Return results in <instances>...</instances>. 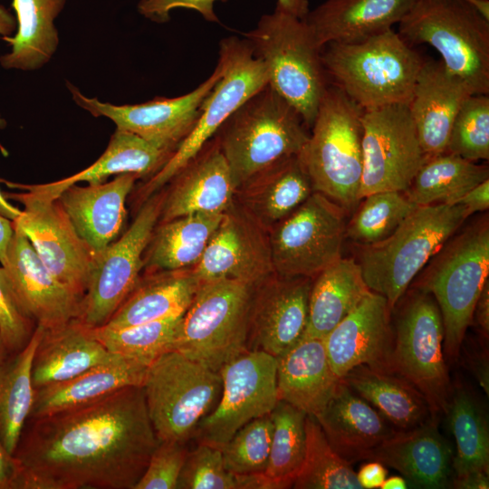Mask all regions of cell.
<instances>
[{
	"label": "cell",
	"instance_id": "603a6c76",
	"mask_svg": "<svg viewBox=\"0 0 489 489\" xmlns=\"http://www.w3.org/2000/svg\"><path fill=\"white\" fill-rule=\"evenodd\" d=\"M168 183L158 222L193 214H223L235 201L236 187L216 138Z\"/></svg>",
	"mask_w": 489,
	"mask_h": 489
},
{
	"label": "cell",
	"instance_id": "5b68a950",
	"mask_svg": "<svg viewBox=\"0 0 489 489\" xmlns=\"http://www.w3.org/2000/svg\"><path fill=\"white\" fill-rule=\"evenodd\" d=\"M362 113L361 107L330 83L309 139L298 155L313 191L326 196L346 212L360 201Z\"/></svg>",
	"mask_w": 489,
	"mask_h": 489
},
{
	"label": "cell",
	"instance_id": "1f68e13d",
	"mask_svg": "<svg viewBox=\"0 0 489 489\" xmlns=\"http://www.w3.org/2000/svg\"><path fill=\"white\" fill-rule=\"evenodd\" d=\"M313 192L298 156L281 160L240 185L235 201L258 225L269 230Z\"/></svg>",
	"mask_w": 489,
	"mask_h": 489
},
{
	"label": "cell",
	"instance_id": "9a60e30c",
	"mask_svg": "<svg viewBox=\"0 0 489 489\" xmlns=\"http://www.w3.org/2000/svg\"><path fill=\"white\" fill-rule=\"evenodd\" d=\"M361 124L360 199L380 191L405 192L426 159L408 104L363 110Z\"/></svg>",
	"mask_w": 489,
	"mask_h": 489
},
{
	"label": "cell",
	"instance_id": "bcb514c9",
	"mask_svg": "<svg viewBox=\"0 0 489 489\" xmlns=\"http://www.w3.org/2000/svg\"><path fill=\"white\" fill-rule=\"evenodd\" d=\"M446 152L475 162L489 158V97L470 95L451 127Z\"/></svg>",
	"mask_w": 489,
	"mask_h": 489
},
{
	"label": "cell",
	"instance_id": "9f6ffc18",
	"mask_svg": "<svg viewBox=\"0 0 489 489\" xmlns=\"http://www.w3.org/2000/svg\"><path fill=\"white\" fill-rule=\"evenodd\" d=\"M484 336L489 333V280L485 283L475 306L474 315Z\"/></svg>",
	"mask_w": 489,
	"mask_h": 489
},
{
	"label": "cell",
	"instance_id": "ab89813d",
	"mask_svg": "<svg viewBox=\"0 0 489 489\" xmlns=\"http://www.w3.org/2000/svg\"><path fill=\"white\" fill-rule=\"evenodd\" d=\"M43 330L36 325L27 345L0 363V439L13 455L34 404L32 363Z\"/></svg>",
	"mask_w": 489,
	"mask_h": 489
},
{
	"label": "cell",
	"instance_id": "c3c4849f",
	"mask_svg": "<svg viewBox=\"0 0 489 489\" xmlns=\"http://www.w3.org/2000/svg\"><path fill=\"white\" fill-rule=\"evenodd\" d=\"M177 489H239V483L225 467L220 447L197 443L187 455Z\"/></svg>",
	"mask_w": 489,
	"mask_h": 489
},
{
	"label": "cell",
	"instance_id": "ac0fdd59",
	"mask_svg": "<svg viewBox=\"0 0 489 489\" xmlns=\"http://www.w3.org/2000/svg\"><path fill=\"white\" fill-rule=\"evenodd\" d=\"M4 194L24 206L22 214L13 222L14 227L28 238L47 269L82 299L95 255L59 202L36 199L24 192Z\"/></svg>",
	"mask_w": 489,
	"mask_h": 489
},
{
	"label": "cell",
	"instance_id": "ee69618b",
	"mask_svg": "<svg viewBox=\"0 0 489 489\" xmlns=\"http://www.w3.org/2000/svg\"><path fill=\"white\" fill-rule=\"evenodd\" d=\"M183 315L120 329L103 325L91 330L110 353L149 365L164 352L172 350Z\"/></svg>",
	"mask_w": 489,
	"mask_h": 489
},
{
	"label": "cell",
	"instance_id": "d590c367",
	"mask_svg": "<svg viewBox=\"0 0 489 489\" xmlns=\"http://www.w3.org/2000/svg\"><path fill=\"white\" fill-rule=\"evenodd\" d=\"M314 278L302 337L323 340L370 290L364 281L359 263L352 258H340Z\"/></svg>",
	"mask_w": 489,
	"mask_h": 489
},
{
	"label": "cell",
	"instance_id": "680465c9",
	"mask_svg": "<svg viewBox=\"0 0 489 489\" xmlns=\"http://www.w3.org/2000/svg\"><path fill=\"white\" fill-rule=\"evenodd\" d=\"M471 369L478 380L481 388L488 396L489 394V370L488 361L485 355L475 356L472 360Z\"/></svg>",
	"mask_w": 489,
	"mask_h": 489
},
{
	"label": "cell",
	"instance_id": "681fc988",
	"mask_svg": "<svg viewBox=\"0 0 489 489\" xmlns=\"http://www.w3.org/2000/svg\"><path fill=\"white\" fill-rule=\"evenodd\" d=\"M187 453L186 444L158 441L133 489H177Z\"/></svg>",
	"mask_w": 489,
	"mask_h": 489
},
{
	"label": "cell",
	"instance_id": "8992f818",
	"mask_svg": "<svg viewBox=\"0 0 489 489\" xmlns=\"http://www.w3.org/2000/svg\"><path fill=\"white\" fill-rule=\"evenodd\" d=\"M254 56L264 64L268 85L290 103L311 129L328 87L321 49L303 19L276 5L256 27L244 34Z\"/></svg>",
	"mask_w": 489,
	"mask_h": 489
},
{
	"label": "cell",
	"instance_id": "4dcf8cb0",
	"mask_svg": "<svg viewBox=\"0 0 489 489\" xmlns=\"http://www.w3.org/2000/svg\"><path fill=\"white\" fill-rule=\"evenodd\" d=\"M276 358L278 400L318 416L340 380L331 368L323 340L302 337Z\"/></svg>",
	"mask_w": 489,
	"mask_h": 489
},
{
	"label": "cell",
	"instance_id": "e0dca14e",
	"mask_svg": "<svg viewBox=\"0 0 489 489\" xmlns=\"http://www.w3.org/2000/svg\"><path fill=\"white\" fill-rule=\"evenodd\" d=\"M221 75L217 64L213 73L192 91L175 98L156 97L140 104L114 105L84 96L70 82L67 87L75 103L92 116L106 117L118 129L173 153L193 129L203 101Z\"/></svg>",
	"mask_w": 489,
	"mask_h": 489
},
{
	"label": "cell",
	"instance_id": "cb8c5ba5",
	"mask_svg": "<svg viewBox=\"0 0 489 489\" xmlns=\"http://www.w3.org/2000/svg\"><path fill=\"white\" fill-rule=\"evenodd\" d=\"M470 95L441 61L424 59L408 107L426 158L446 151L453 121Z\"/></svg>",
	"mask_w": 489,
	"mask_h": 489
},
{
	"label": "cell",
	"instance_id": "83f0119b",
	"mask_svg": "<svg viewBox=\"0 0 489 489\" xmlns=\"http://www.w3.org/2000/svg\"><path fill=\"white\" fill-rule=\"evenodd\" d=\"M172 152L161 149L142 138L116 129L102 155L87 168L63 179L27 185L0 179L8 187L23 190L27 196L54 201L67 187L79 182L100 184L113 175L134 173L139 178L150 177L168 160Z\"/></svg>",
	"mask_w": 489,
	"mask_h": 489
},
{
	"label": "cell",
	"instance_id": "836d02e7",
	"mask_svg": "<svg viewBox=\"0 0 489 489\" xmlns=\"http://www.w3.org/2000/svg\"><path fill=\"white\" fill-rule=\"evenodd\" d=\"M148 367L120 356L72 379L34 389L29 418L91 403L126 387L142 386Z\"/></svg>",
	"mask_w": 489,
	"mask_h": 489
},
{
	"label": "cell",
	"instance_id": "9c48e42d",
	"mask_svg": "<svg viewBox=\"0 0 489 489\" xmlns=\"http://www.w3.org/2000/svg\"><path fill=\"white\" fill-rule=\"evenodd\" d=\"M426 271L419 290L436 300L444 325V350L455 360L489 276V225L483 220L445 244Z\"/></svg>",
	"mask_w": 489,
	"mask_h": 489
},
{
	"label": "cell",
	"instance_id": "f1b7e54d",
	"mask_svg": "<svg viewBox=\"0 0 489 489\" xmlns=\"http://www.w3.org/2000/svg\"><path fill=\"white\" fill-rule=\"evenodd\" d=\"M418 0H326L304 21L316 44L352 43L392 28Z\"/></svg>",
	"mask_w": 489,
	"mask_h": 489
},
{
	"label": "cell",
	"instance_id": "484cf974",
	"mask_svg": "<svg viewBox=\"0 0 489 489\" xmlns=\"http://www.w3.org/2000/svg\"><path fill=\"white\" fill-rule=\"evenodd\" d=\"M314 417L331 447L350 465L369 460L372 451L398 431L341 379Z\"/></svg>",
	"mask_w": 489,
	"mask_h": 489
},
{
	"label": "cell",
	"instance_id": "d4e9b609",
	"mask_svg": "<svg viewBox=\"0 0 489 489\" xmlns=\"http://www.w3.org/2000/svg\"><path fill=\"white\" fill-rule=\"evenodd\" d=\"M139 178L134 173H124L109 182L85 187L75 184L57 197L76 232L94 255L119 235L127 216V197Z\"/></svg>",
	"mask_w": 489,
	"mask_h": 489
},
{
	"label": "cell",
	"instance_id": "d6986e66",
	"mask_svg": "<svg viewBox=\"0 0 489 489\" xmlns=\"http://www.w3.org/2000/svg\"><path fill=\"white\" fill-rule=\"evenodd\" d=\"M191 269L200 283L231 279L255 286L274 273L268 231L234 201Z\"/></svg>",
	"mask_w": 489,
	"mask_h": 489
},
{
	"label": "cell",
	"instance_id": "816d5d0a",
	"mask_svg": "<svg viewBox=\"0 0 489 489\" xmlns=\"http://www.w3.org/2000/svg\"><path fill=\"white\" fill-rule=\"evenodd\" d=\"M217 0H141L138 8L147 18L163 23L168 20L169 12L175 8L197 11L208 21H217L213 4ZM277 5L298 18L304 19L309 13L308 0H277Z\"/></svg>",
	"mask_w": 489,
	"mask_h": 489
},
{
	"label": "cell",
	"instance_id": "94428289",
	"mask_svg": "<svg viewBox=\"0 0 489 489\" xmlns=\"http://www.w3.org/2000/svg\"><path fill=\"white\" fill-rule=\"evenodd\" d=\"M15 29V16L7 8L0 5V34L3 36H9ZM6 125V120L0 114V129H4Z\"/></svg>",
	"mask_w": 489,
	"mask_h": 489
},
{
	"label": "cell",
	"instance_id": "4316f807",
	"mask_svg": "<svg viewBox=\"0 0 489 489\" xmlns=\"http://www.w3.org/2000/svg\"><path fill=\"white\" fill-rule=\"evenodd\" d=\"M453 451L437 429L436 420L418 427L397 431L371 453L376 460L398 471L417 487H451Z\"/></svg>",
	"mask_w": 489,
	"mask_h": 489
},
{
	"label": "cell",
	"instance_id": "3957f363",
	"mask_svg": "<svg viewBox=\"0 0 489 489\" xmlns=\"http://www.w3.org/2000/svg\"><path fill=\"white\" fill-rule=\"evenodd\" d=\"M462 204L417 206L387 238L362 245L359 264L369 289L392 310L413 279L466 220Z\"/></svg>",
	"mask_w": 489,
	"mask_h": 489
},
{
	"label": "cell",
	"instance_id": "2e32d148",
	"mask_svg": "<svg viewBox=\"0 0 489 489\" xmlns=\"http://www.w3.org/2000/svg\"><path fill=\"white\" fill-rule=\"evenodd\" d=\"M277 358L248 350L224 365L222 392L214 409L198 424L197 443L217 447L253 419L270 414L278 402Z\"/></svg>",
	"mask_w": 489,
	"mask_h": 489
},
{
	"label": "cell",
	"instance_id": "e7e4bbea",
	"mask_svg": "<svg viewBox=\"0 0 489 489\" xmlns=\"http://www.w3.org/2000/svg\"><path fill=\"white\" fill-rule=\"evenodd\" d=\"M473 5L485 18L489 19V0H465Z\"/></svg>",
	"mask_w": 489,
	"mask_h": 489
},
{
	"label": "cell",
	"instance_id": "b9f144b4",
	"mask_svg": "<svg viewBox=\"0 0 489 489\" xmlns=\"http://www.w3.org/2000/svg\"><path fill=\"white\" fill-rule=\"evenodd\" d=\"M445 414L456 446L454 477L472 472L489 473L488 421L478 400L465 388H453Z\"/></svg>",
	"mask_w": 489,
	"mask_h": 489
},
{
	"label": "cell",
	"instance_id": "db71d44e",
	"mask_svg": "<svg viewBox=\"0 0 489 489\" xmlns=\"http://www.w3.org/2000/svg\"><path fill=\"white\" fill-rule=\"evenodd\" d=\"M458 203L465 207L469 216L487 210L489 208V179L470 189Z\"/></svg>",
	"mask_w": 489,
	"mask_h": 489
},
{
	"label": "cell",
	"instance_id": "03108f58",
	"mask_svg": "<svg viewBox=\"0 0 489 489\" xmlns=\"http://www.w3.org/2000/svg\"><path fill=\"white\" fill-rule=\"evenodd\" d=\"M10 356V352L5 343L3 339L1 330H0V363L6 360Z\"/></svg>",
	"mask_w": 489,
	"mask_h": 489
},
{
	"label": "cell",
	"instance_id": "7c38bea8",
	"mask_svg": "<svg viewBox=\"0 0 489 489\" xmlns=\"http://www.w3.org/2000/svg\"><path fill=\"white\" fill-rule=\"evenodd\" d=\"M443 342L444 325L438 305L430 293L419 290L398 316L388 371L413 384L436 417L446 413L453 389Z\"/></svg>",
	"mask_w": 489,
	"mask_h": 489
},
{
	"label": "cell",
	"instance_id": "277c9868",
	"mask_svg": "<svg viewBox=\"0 0 489 489\" xmlns=\"http://www.w3.org/2000/svg\"><path fill=\"white\" fill-rule=\"evenodd\" d=\"M308 129L297 110L267 84L232 113L215 138L237 188L270 166L298 156Z\"/></svg>",
	"mask_w": 489,
	"mask_h": 489
},
{
	"label": "cell",
	"instance_id": "30bf717a",
	"mask_svg": "<svg viewBox=\"0 0 489 489\" xmlns=\"http://www.w3.org/2000/svg\"><path fill=\"white\" fill-rule=\"evenodd\" d=\"M141 387L158 441L187 444L216 406L222 379L219 372L168 350L149 365Z\"/></svg>",
	"mask_w": 489,
	"mask_h": 489
},
{
	"label": "cell",
	"instance_id": "11a10c76",
	"mask_svg": "<svg viewBox=\"0 0 489 489\" xmlns=\"http://www.w3.org/2000/svg\"><path fill=\"white\" fill-rule=\"evenodd\" d=\"M388 471L379 461L371 460L363 465L357 475V479L362 489L380 488L387 478Z\"/></svg>",
	"mask_w": 489,
	"mask_h": 489
},
{
	"label": "cell",
	"instance_id": "6da1fadb",
	"mask_svg": "<svg viewBox=\"0 0 489 489\" xmlns=\"http://www.w3.org/2000/svg\"><path fill=\"white\" fill-rule=\"evenodd\" d=\"M158 444L141 386L28 418L19 489H133Z\"/></svg>",
	"mask_w": 489,
	"mask_h": 489
},
{
	"label": "cell",
	"instance_id": "6f0895ef",
	"mask_svg": "<svg viewBox=\"0 0 489 489\" xmlns=\"http://www.w3.org/2000/svg\"><path fill=\"white\" fill-rule=\"evenodd\" d=\"M489 473L472 472L462 476L453 477L451 487L457 489H488Z\"/></svg>",
	"mask_w": 489,
	"mask_h": 489
},
{
	"label": "cell",
	"instance_id": "7a4b0ae2",
	"mask_svg": "<svg viewBox=\"0 0 489 489\" xmlns=\"http://www.w3.org/2000/svg\"><path fill=\"white\" fill-rule=\"evenodd\" d=\"M321 57L331 84L363 110L408 104L424 62L392 28L357 43H327Z\"/></svg>",
	"mask_w": 489,
	"mask_h": 489
},
{
	"label": "cell",
	"instance_id": "f6af8a7d",
	"mask_svg": "<svg viewBox=\"0 0 489 489\" xmlns=\"http://www.w3.org/2000/svg\"><path fill=\"white\" fill-rule=\"evenodd\" d=\"M363 198L345 232L347 238L361 245L389 236L417 206L399 191L375 192Z\"/></svg>",
	"mask_w": 489,
	"mask_h": 489
},
{
	"label": "cell",
	"instance_id": "ba28073f",
	"mask_svg": "<svg viewBox=\"0 0 489 489\" xmlns=\"http://www.w3.org/2000/svg\"><path fill=\"white\" fill-rule=\"evenodd\" d=\"M254 285L237 280L201 283L183 315L172 350L219 372L247 350Z\"/></svg>",
	"mask_w": 489,
	"mask_h": 489
},
{
	"label": "cell",
	"instance_id": "f5cc1de1",
	"mask_svg": "<svg viewBox=\"0 0 489 489\" xmlns=\"http://www.w3.org/2000/svg\"><path fill=\"white\" fill-rule=\"evenodd\" d=\"M21 469L0 439V489H19Z\"/></svg>",
	"mask_w": 489,
	"mask_h": 489
},
{
	"label": "cell",
	"instance_id": "6125c7cd",
	"mask_svg": "<svg viewBox=\"0 0 489 489\" xmlns=\"http://www.w3.org/2000/svg\"><path fill=\"white\" fill-rule=\"evenodd\" d=\"M21 214L22 210L12 205L0 189V215L14 222Z\"/></svg>",
	"mask_w": 489,
	"mask_h": 489
},
{
	"label": "cell",
	"instance_id": "7dc6e473",
	"mask_svg": "<svg viewBox=\"0 0 489 489\" xmlns=\"http://www.w3.org/2000/svg\"><path fill=\"white\" fill-rule=\"evenodd\" d=\"M272 436L270 414L243 426L221 446L227 470L238 475L263 473L267 465Z\"/></svg>",
	"mask_w": 489,
	"mask_h": 489
},
{
	"label": "cell",
	"instance_id": "60d3db41",
	"mask_svg": "<svg viewBox=\"0 0 489 489\" xmlns=\"http://www.w3.org/2000/svg\"><path fill=\"white\" fill-rule=\"evenodd\" d=\"M489 179V168L457 155L426 158L409 187L403 192L416 206L455 205L470 189Z\"/></svg>",
	"mask_w": 489,
	"mask_h": 489
},
{
	"label": "cell",
	"instance_id": "4fadbf2b",
	"mask_svg": "<svg viewBox=\"0 0 489 489\" xmlns=\"http://www.w3.org/2000/svg\"><path fill=\"white\" fill-rule=\"evenodd\" d=\"M346 211L319 193L268 230L273 272L314 278L341 258Z\"/></svg>",
	"mask_w": 489,
	"mask_h": 489
},
{
	"label": "cell",
	"instance_id": "52a82bcc",
	"mask_svg": "<svg viewBox=\"0 0 489 489\" xmlns=\"http://www.w3.org/2000/svg\"><path fill=\"white\" fill-rule=\"evenodd\" d=\"M410 44L427 43L472 94L489 92V19L465 0H418L400 21Z\"/></svg>",
	"mask_w": 489,
	"mask_h": 489
},
{
	"label": "cell",
	"instance_id": "44dd1931",
	"mask_svg": "<svg viewBox=\"0 0 489 489\" xmlns=\"http://www.w3.org/2000/svg\"><path fill=\"white\" fill-rule=\"evenodd\" d=\"M312 278L273 273L254 286L247 350L278 357L303 336Z\"/></svg>",
	"mask_w": 489,
	"mask_h": 489
},
{
	"label": "cell",
	"instance_id": "5bb4252c",
	"mask_svg": "<svg viewBox=\"0 0 489 489\" xmlns=\"http://www.w3.org/2000/svg\"><path fill=\"white\" fill-rule=\"evenodd\" d=\"M164 198L162 188L145 200L127 231L95 255L78 317L84 325H105L136 286Z\"/></svg>",
	"mask_w": 489,
	"mask_h": 489
},
{
	"label": "cell",
	"instance_id": "be15d7a7",
	"mask_svg": "<svg viewBox=\"0 0 489 489\" xmlns=\"http://www.w3.org/2000/svg\"><path fill=\"white\" fill-rule=\"evenodd\" d=\"M408 488V483L405 478L399 475H392L386 478L380 486V489H405Z\"/></svg>",
	"mask_w": 489,
	"mask_h": 489
},
{
	"label": "cell",
	"instance_id": "f35d334b",
	"mask_svg": "<svg viewBox=\"0 0 489 489\" xmlns=\"http://www.w3.org/2000/svg\"><path fill=\"white\" fill-rule=\"evenodd\" d=\"M273 436L265 470L251 475L253 489H286L292 484L303 464L306 450V414L278 400L270 413Z\"/></svg>",
	"mask_w": 489,
	"mask_h": 489
},
{
	"label": "cell",
	"instance_id": "91938a15",
	"mask_svg": "<svg viewBox=\"0 0 489 489\" xmlns=\"http://www.w3.org/2000/svg\"><path fill=\"white\" fill-rule=\"evenodd\" d=\"M14 229L13 222L0 215V264L4 265L6 260L7 250L13 237Z\"/></svg>",
	"mask_w": 489,
	"mask_h": 489
},
{
	"label": "cell",
	"instance_id": "ffe728a7",
	"mask_svg": "<svg viewBox=\"0 0 489 489\" xmlns=\"http://www.w3.org/2000/svg\"><path fill=\"white\" fill-rule=\"evenodd\" d=\"M14 229L5 263L1 266L21 310L43 329L78 319L82 299L47 269L24 233Z\"/></svg>",
	"mask_w": 489,
	"mask_h": 489
},
{
	"label": "cell",
	"instance_id": "74e56055",
	"mask_svg": "<svg viewBox=\"0 0 489 489\" xmlns=\"http://www.w3.org/2000/svg\"><path fill=\"white\" fill-rule=\"evenodd\" d=\"M223 214H193L158 222L143 255L145 273L193 267Z\"/></svg>",
	"mask_w": 489,
	"mask_h": 489
},
{
	"label": "cell",
	"instance_id": "8d00e7d4",
	"mask_svg": "<svg viewBox=\"0 0 489 489\" xmlns=\"http://www.w3.org/2000/svg\"><path fill=\"white\" fill-rule=\"evenodd\" d=\"M66 0H13L16 33L2 36L11 51L0 56L5 70L35 71L45 65L59 44L54 20L62 11Z\"/></svg>",
	"mask_w": 489,
	"mask_h": 489
},
{
	"label": "cell",
	"instance_id": "7402d4cb",
	"mask_svg": "<svg viewBox=\"0 0 489 489\" xmlns=\"http://www.w3.org/2000/svg\"><path fill=\"white\" fill-rule=\"evenodd\" d=\"M390 312L387 300L370 291L323 339L331 368L339 379L360 365L388 370L393 342Z\"/></svg>",
	"mask_w": 489,
	"mask_h": 489
},
{
	"label": "cell",
	"instance_id": "f907efd6",
	"mask_svg": "<svg viewBox=\"0 0 489 489\" xmlns=\"http://www.w3.org/2000/svg\"><path fill=\"white\" fill-rule=\"evenodd\" d=\"M36 324L21 310L0 266V330L10 354L23 350Z\"/></svg>",
	"mask_w": 489,
	"mask_h": 489
},
{
	"label": "cell",
	"instance_id": "e575fe53",
	"mask_svg": "<svg viewBox=\"0 0 489 489\" xmlns=\"http://www.w3.org/2000/svg\"><path fill=\"white\" fill-rule=\"evenodd\" d=\"M341 379L398 431L410 430L436 420L424 395L392 371L360 365Z\"/></svg>",
	"mask_w": 489,
	"mask_h": 489
},
{
	"label": "cell",
	"instance_id": "f546056e",
	"mask_svg": "<svg viewBox=\"0 0 489 489\" xmlns=\"http://www.w3.org/2000/svg\"><path fill=\"white\" fill-rule=\"evenodd\" d=\"M118 357L77 318L56 328L43 329L32 363L34 388L72 379Z\"/></svg>",
	"mask_w": 489,
	"mask_h": 489
},
{
	"label": "cell",
	"instance_id": "d6a6232c",
	"mask_svg": "<svg viewBox=\"0 0 489 489\" xmlns=\"http://www.w3.org/2000/svg\"><path fill=\"white\" fill-rule=\"evenodd\" d=\"M191 268L145 273L104 326L120 329L183 315L200 284Z\"/></svg>",
	"mask_w": 489,
	"mask_h": 489
},
{
	"label": "cell",
	"instance_id": "8fae6325",
	"mask_svg": "<svg viewBox=\"0 0 489 489\" xmlns=\"http://www.w3.org/2000/svg\"><path fill=\"white\" fill-rule=\"evenodd\" d=\"M217 64L222 75L203 101L196 125L165 165L138 188L139 202L164 188L216 136L232 113L268 84L266 70L245 39H223Z\"/></svg>",
	"mask_w": 489,
	"mask_h": 489
},
{
	"label": "cell",
	"instance_id": "7bdbcfd3",
	"mask_svg": "<svg viewBox=\"0 0 489 489\" xmlns=\"http://www.w3.org/2000/svg\"><path fill=\"white\" fill-rule=\"evenodd\" d=\"M305 433V456L292 488L362 489L356 473L331 447L313 416H306Z\"/></svg>",
	"mask_w": 489,
	"mask_h": 489
}]
</instances>
